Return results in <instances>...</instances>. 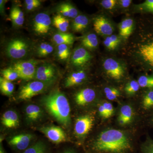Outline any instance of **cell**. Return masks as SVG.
Returning a JSON list of instances; mask_svg holds the SVG:
<instances>
[{
    "instance_id": "5b68a950",
    "label": "cell",
    "mask_w": 153,
    "mask_h": 153,
    "mask_svg": "<svg viewBox=\"0 0 153 153\" xmlns=\"http://www.w3.org/2000/svg\"><path fill=\"white\" fill-rule=\"evenodd\" d=\"M57 77L58 72L56 66L52 63H45L37 67L35 79L49 86L56 81Z\"/></svg>"
},
{
    "instance_id": "6da1fadb",
    "label": "cell",
    "mask_w": 153,
    "mask_h": 153,
    "mask_svg": "<svg viewBox=\"0 0 153 153\" xmlns=\"http://www.w3.org/2000/svg\"><path fill=\"white\" fill-rule=\"evenodd\" d=\"M130 148L127 136L123 131L114 129L102 132L93 145L94 150L109 153H125Z\"/></svg>"
},
{
    "instance_id": "83f0119b",
    "label": "cell",
    "mask_w": 153,
    "mask_h": 153,
    "mask_svg": "<svg viewBox=\"0 0 153 153\" xmlns=\"http://www.w3.org/2000/svg\"><path fill=\"white\" fill-rule=\"evenodd\" d=\"M70 49L69 45L61 44L57 46L56 55L59 60L65 61L70 56Z\"/></svg>"
},
{
    "instance_id": "e0dca14e",
    "label": "cell",
    "mask_w": 153,
    "mask_h": 153,
    "mask_svg": "<svg viewBox=\"0 0 153 153\" xmlns=\"http://www.w3.org/2000/svg\"><path fill=\"white\" fill-rule=\"evenodd\" d=\"M25 113L27 119L30 122H35L42 117L43 111L41 108L36 105H29L26 107Z\"/></svg>"
},
{
    "instance_id": "3957f363",
    "label": "cell",
    "mask_w": 153,
    "mask_h": 153,
    "mask_svg": "<svg viewBox=\"0 0 153 153\" xmlns=\"http://www.w3.org/2000/svg\"><path fill=\"white\" fill-rule=\"evenodd\" d=\"M30 49L29 43L22 38H16L7 44L6 53L8 57L13 59H21L26 57Z\"/></svg>"
},
{
    "instance_id": "9c48e42d",
    "label": "cell",
    "mask_w": 153,
    "mask_h": 153,
    "mask_svg": "<svg viewBox=\"0 0 153 153\" xmlns=\"http://www.w3.org/2000/svg\"><path fill=\"white\" fill-rule=\"evenodd\" d=\"M103 66L108 75L113 79H120L122 78L124 71L120 64L112 58H108L103 63Z\"/></svg>"
},
{
    "instance_id": "bcb514c9",
    "label": "cell",
    "mask_w": 153,
    "mask_h": 153,
    "mask_svg": "<svg viewBox=\"0 0 153 153\" xmlns=\"http://www.w3.org/2000/svg\"><path fill=\"white\" fill-rule=\"evenodd\" d=\"M60 153H76L75 152V151L73 150L72 149H66L65 150L63 151V152H61Z\"/></svg>"
},
{
    "instance_id": "f1b7e54d",
    "label": "cell",
    "mask_w": 153,
    "mask_h": 153,
    "mask_svg": "<svg viewBox=\"0 0 153 153\" xmlns=\"http://www.w3.org/2000/svg\"><path fill=\"white\" fill-rule=\"evenodd\" d=\"M54 51V47L47 42L41 43L37 49V54L38 57H45L51 54Z\"/></svg>"
},
{
    "instance_id": "2e32d148",
    "label": "cell",
    "mask_w": 153,
    "mask_h": 153,
    "mask_svg": "<svg viewBox=\"0 0 153 153\" xmlns=\"http://www.w3.org/2000/svg\"><path fill=\"white\" fill-rule=\"evenodd\" d=\"M86 78V73L83 70L72 72L65 79V87H71L81 84L85 81Z\"/></svg>"
},
{
    "instance_id": "f546056e",
    "label": "cell",
    "mask_w": 153,
    "mask_h": 153,
    "mask_svg": "<svg viewBox=\"0 0 153 153\" xmlns=\"http://www.w3.org/2000/svg\"><path fill=\"white\" fill-rule=\"evenodd\" d=\"M133 116L132 108L130 105H126L121 108L119 116L125 120L127 123H128L131 121Z\"/></svg>"
},
{
    "instance_id": "74e56055",
    "label": "cell",
    "mask_w": 153,
    "mask_h": 153,
    "mask_svg": "<svg viewBox=\"0 0 153 153\" xmlns=\"http://www.w3.org/2000/svg\"><path fill=\"white\" fill-rule=\"evenodd\" d=\"M143 153H153V140H149L142 147Z\"/></svg>"
},
{
    "instance_id": "52a82bcc",
    "label": "cell",
    "mask_w": 153,
    "mask_h": 153,
    "mask_svg": "<svg viewBox=\"0 0 153 153\" xmlns=\"http://www.w3.org/2000/svg\"><path fill=\"white\" fill-rule=\"evenodd\" d=\"M51 18L48 14L41 13L36 15L33 22V29L37 35H47L51 29Z\"/></svg>"
},
{
    "instance_id": "ffe728a7",
    "label": "cell",
    "mask_w": 153,
    "mask_h": 153,
    "mask_svg": "<svg viewBox=\"0 0 153 153\" xmlns=\"http://www.w3.org/2000/svg\"><path fill=\"white\" fill-rule=\"evenodd\" d=\"M52 40L57 46L61 44H66L69 46L74 43V37L71 33L59 32L53 36Z\"/></svg>"
},
{
    "instance_id": "7c38bea8",
    "label": "cell",
    "mask_w": 153,
    "mask_h": 153,
    "mask_svg": "<svg viewBox=\"0 0 153 153\" xmlns=\"http://www.w3.org/2000/svg\"><path fill=\"white\" fill-rule=\"evenodd\" d=\"M94 29L99 35L109 36L112 35L113 28L106 18L104 16H99L94 19Z\"/></svg>"
},
{
    "instance_id": "7dc6e473",
    "label": "cell",
    "mask_w": 153,
    "mask_h": 153,
    "mask_svg": "<svg viewBox=\"0 0 153 153\" xmlns=\"http://www.w3.org/2000/svg\"><path fill=\"white\" fill-rule=\"evenodd\" d=\"M0 153H5V152L4 150V149L1 146V151H0Z\"/></svg>"
},
{
    "instance_id": "ee69618b",
    "label": "cell",
    "mask_w": 153,
    "mask_h": 153,
    "mask_svg": "<svg viewBox=\"0 0 153 153\" xmlns=\"http://www.w3.org/2000/svg\"><path fill=\"white\" fill-rule=\"evenodd\" d=\"M131 2V0H120L119 1V3L120 5L124 8L128 7Z\"/></svg>"
},
{
    "instance_id": "d6a6232c",
    "label": "cell",
    "mask_w": 153,
    "mask_h": 153,
    "mask_svg": "<svg viewBox=\"0 0 153 153\" xmlns=\"http://www.w3.org/2000/svg\"><path fill=\"white\" fill-rule=\"evenodd\" d=\"M140 87L138 81L131 80L126 85L125 90L128 94H133L136 93Z\"/></svg>"
},
{
    "instance_id": "7bdbcfd3",
    "label": "cell",
    "mask_w": 153,
    "mask_h": 153,
    "mask_svg": "<svg viewBox=\"0 0 153 153\" xmlns=\"http://www.w3.org/2000/svg\"><path fill=\"white\" fill-rule=\"evenodd\" d=\"M109 38H110L112 44L114 45L115 48H116L120 43V40L119 38L116 35H111V36H109Z\"/></svg>"
},
{
    "instance_id": "484cf974",
    "label": "cell",
    "mask_w": 153,
    "mask_h": 153,
    "mask_svg": "<svg viewBox=\"0 0 153 153\" xmlns=\"http://www.w3.org/2000/svg\"><path fill=\"white\" fill-rule=\"evenodd\" d=\"M48 148L45 143L38 141L29 147L23 153H48Z\"/></svg>"
},
{
    "instance_id": "603a6c76",
    "label": "cell",
    "mask_w": 153,
    "mask_h": 153,
    "mask_svg": "<svg viewBox=\"0 0 153 153\" xmlns=\"http://www.w3.org/2000/svg\"><path fill=\"white\" fill-rule=\"evenodd\" d=\"M52 24L54 27L62 33H66L69 26L68 19L59 14L53 18Z\"/></svg>"
},
{
    "instance_id": "5bb4252c",
    "label": "cell",
    "mask_w": 153,
    "mask_h": 153,
    "mask_svg": "<svg viewBox=\"0 0 153 153\" xmlns=\"http://www.w3.org/2000/svg\"><path fill=\"white\" fill-rule=\"evenodd\" d=\"M95 97L96 93L94 90L86 88L77 92L75 94L74 99L76 104L84 106L93 101Z\"/></svg>"
},
{
    "instance_id": "836d02e7",
    "label": "cell",
    "mask_w": 153,
    "mask_h": 153,
    "mask_svg": "<svg viewBox=\"0 0 153 153\" xmlns=\"http://www.w3.org/2000/svg\"><path fill=\"white\" fill-rule=\"evenodd\" d=\"M104 92L107 98L110 100H114L120 95L119 90L114 88H105Z\"/></svg>"
},
{
    "instance_id": "cb8c5ba5",
    "label": "cell",
    "mask_w": 153,
    "mask_h": 153,
    "mask_svg": "<svg viewBox=\"0 0 153 153\" xmlns=\"http://www.w3.org/2000/svg\"><path fill=\"white\" fill-rule=\"evenodd\" d=\"M133 20L131 19H125L121 23L119 27L120 34L123 38L127 39L132 32Z\"/></svg>"
},
{
    "instance_id": "ba28073f",
    "label": "cell",
    "mask_w": 153,
    "mask_h": 153,
    "mask_svg": "<svg viewBox=\"0 0 153 153\" xmlns=\"http://www.w3.org/2000/svg\"><path fill=\"white\" fill-rule=\"evenodd\" d=\"M40 131L49 140L54 143L59 144L66 141V134L60 127L56 126L43 127L40 128Z\"/></svg>"
},
{
    "instance_id": "4fadbf2b",
    "label": "cell",
    "mask_w": 153,
    "mask_h": 153,
    "mask_svg": "<svg viewBox=\"0 0 153 153\" xmlns=\"http://www.w3.org/2000/svg\"><path fill=\"white\" fill-rule=\"evenodd\" d=\"M89 52L83 47H78L74 49L71 56V63L73 66H81L88 63L91 59Z\"/></svg>"
},
{
    "instance_id": "7a4b0ae2",
    "label": "cell",
    "mask_w": 153,
    "mask_h": 153,
    "mask_svg": "<svg viewBox=\"0 0 153 153\" xmlns=\"http://www.w3.org/2000/svg\"><path fill=\"white\" fill-rule=\"evenodd\" d=\"M41 102L49 114L62 125L68 127L71 122V109L68 99L59 91L44 96Z\"/></svg>"
},
{
    "instance_id": "ab89813d",
    "label": "cell",
    "mask_w": 153,
    "mask_h": 153,
    "mask_svg": "<svg viewBox=\"0 0 153 153\" xmlns=\"http://www.w3.org/2000/svg\"><path fill=\"white\" fill-rule=\"evenodd\" d=\"M102 105L104 107L108 115V117H111L113 114L114 111L112 105L110 102H105L102 104Z\"/></svg>"
},
{
    "instance_id": "9a60e30c",
    "label": "cell",
    "mask_w": 153,
    "mask_h": 153,
    "mask_svg": "<svg viewBox=\"0 0 153 153\" xmlns=\"http://www.w3.org/2000/svg\"><path fill=\"white\" fill-rule=\"evenodd\" d=\"M1 121L3 125L7 128H16L19 125L18 114L13 110L6 111L2 116Z\"/></svg>"
},
{
    "instance_id": "d590c367",
    "label": "cell",
    "mask_w": 153,
    "mask_h": 153,
    "mask_svg": "<svg viewBox=\"0 0 153 153\" xmlns=\"http://www.w3.org/2000/svg\"><path fill=\"white\" fill-rule=\"evenodd\" d=\"M26 9L29 11H33L41 5V1L39 0H26L25 1Z\"/></svg>"
},
{
    "instance_id": "8d00e7d4",
    "label": "cell",
    "mask_w": 153,
    "mask_h": 153,
    "mask_svg": "<svg viewBox=\"0 0 153 153\" xmlns=\"http://www.w3.org/2000/svg\"><path fill=\"white\" fill-rule=\"evenodd\" d=\"M140 7L141 10L153 13V0H146L140 5Z\"/></svg>"
},
{
    "instance_id": "60d3db41",
    "label": "cell",
    "mask_w": 153,
    "mask_h": 153,
    "mask_svg": "<svg viewBox=\"0 0 153 153\" xmlns=\"http://www.w3.org/2000/svg\"><path fill=\"white\" fill-rule=\"evenodd\" d=\"M103 44H104L105 47L109 50H113L115 49V47L112 44V42H111V40L109 38V36H107L105 38L104 41H103Z\"/></svg>"
},
{
    "instance_id": "7402d4cb",
    "label": "cell",
    "mask_w": 153,
    "mask_h": 153,
    "mask_svg": "<svg viewBox=\"0 0 153 153\" xmlns=\"http://www.w3.org/2000/svg\"><path fill=\"white\" fill-rule=\"evenodd\" d=\"M88 25V19L84 15H78L74 19L71 25L72 29L76 32L83 31Z\"/></svg>"
},
{
    "instance_id": "d6986e66",
    "label": "cell",
    "mask_w": 153,
    "mask_h": 153,
    "mask_svg": "<svg viewBox=\"0 0 153 153\" xmlns=\"http://www.w3.org/2000/svg\"><path fill=\"white\" fill-rule=\"evenodd\" d=\"M139 50L143 59L153 67V40L150 43L142 45Z\"/></svg>"
},
{
    "instance_id": "ac0fdd59",
    "label": "cell",
    "mask_w": 153,
    "mask_h": 153,
    "mask_svg": "<svg viewBox=\"0 0 153 153\" xmlns=\"http://www.w3.org/2000/svg\"><path fill=\"white\" fill-rule=\"evenodd\" d=\"M59 14L66 18L75 19L78 16V11L76 8L69 3H63L57 7Z\"/></svg>"
},
{
    "instance_id": "44dd1931",
    "label": "cell",
    "mask_w": 153,
    "mask_h": 153,
    "mask_svg": "<svg viewBox=\"0 0 153 153\" xmlns=\"http://www.w3.org/2000/svg\"><path fill=\"white\" fill-rule=\"evenodd\" d=\"M10 17L13 25L16 27L23 26L25 22V16L23 11L19 7L14 6L11 9Z\"/></svg>"
},
{
    "instance_id": "8fae6325",
    "label": "cell",
    "mask_w": 153,
    "mask_h": 153,
    "mask_svg": "<svg viewBox=\"0 0 153 153\" xmlns=\"http://www.w3.org/2000/svg\"><path fill=\"white\" fill-rule=\"evenodd\" d=\"M33 135L30 134H22L12 137L8 141L12 147L19 151H25L29 147Z\"/></svg>"
},
{
    "instance_id": "30bf717a",
    "label": "cell",
    "mask_w": 153,
    "mask_h": 153,
    "mask_svg": "<svg viewBox=\"0 0 153 153\" xmlns=\"http://www.w3.org/2000/svg\"><path fill=\"white\" fill-rule=\"evenodd\" d=\"M93 125V119L90 115L80 117L76 119L74 126V132L77 136L83 137L87 134Z\"/></svg>"
},
{
    "instance_id": "d4e9b609",
    "label": "cell",
    "mask_w": 153,
    "mask_h": 153,
    "mask_svg": "<svg viewBox=\"0 0 153 153\" xmlns=\"http://www.w3.org/2000/svg\"><path fill=\"white\" fill-rule=\"evenodd\" d=\"M81 43L85 49L92 50L95 49L98 46V38L95 34L90 33L83 37Z\"/></svg>"
},
{
    "instance_id": "f6af8a7d",
    "label": "cell",
    "mask_w": 153,
    "mask_h": 153,
    "mask_svg": "<svg viewBox=\"0 0 153 153\" xmlns=\"http://www.w3.org/2000/svg\"><path fill=\"white\" fill-rule=\"evenodd\" d=\"M5 1L1 0L0 1V8H1V13L3 14L4 10Z\"/></svg>"
},
{
    "instance_id": "8992f818",
    "label": "cell",
    "mask_w": 153,
    "mask_h": 153,
    "mask_svg": "<svg viewBox=\"0 0 153 153\" xmlns=\"http://www.w3.org/2000/svg\"><path fill=\"white\" fill-rule=\"evenodd\" d=\"M48 85L41 81H31L22 86L20 89L18 98L21 100H29L34 97L43 93Z\"/></svg>"
},
{
    "instance_id": "1f68e13d",
    "label": "cell",
    "mask_w": 153,
    "mask_h": 153,
    "mask_svg": "<svg viewBox=\"0 0 153 153\" xmlns=\"http://www.w3.org/2000/svg\"><path fill=\"white\" fill-rule=\"evenodd\" d=\"M138 82L141 87L153 88V76H140Z\"/></svg>"
},
{
    "instance_id": "4dcf8cb0",
    "label": "cell",
    "mask_w": 153,
    "mask_h": 153,
    "mask_svg": "<svg viewBox=\"0 0 153 153\" xmlns=\"http://www.w3.org/2000/svg\"><path fill=\"white\" fill-rule=\"evenodd\" d=\"M1 73L3 77L11 82L20 78L18 72L11 67L2 69L1 71Z\"/></svg>"
},
{
    "instance_id": "f35d334b",
    "label": "cell",
    "mask_w": 153,
    "mask_h": 153,
    "mask_svg": "<svg viewBox=\"0 0 153 153\" xmlns=\"http://www.w3.org/2000/svg\"><path fill=\"white\" fill-rule=\"evenodd\" d=\"M116 0H103L101 1V5L104 8L108 10H111L116 4Z\"/></svg>"
},
{
    "instance_id": "b9f144b4",
    "label": "cell",
    "mask_w": 153,
    "mask_h": 153,
    "mask_svg": "<svg viewBox=\"0 0 153 153\" xmlns=\"http://www.w3.org/2000/svg\"><path fill=\"white\" fill-rule=\"evenodd\" d=\"M99 112L100 116H101L102 117L105 118H108V115L104 107L102 105H100L99 107Z\"/></svg>"
},
{
    "instance_id": "e575fe53",
    "label": "cell",
    "mask_w": 153,
    "mask_h": 153,
    "mask_svg": "<svg viewBox=\"0 0 153 153\" xmlns=\"http://www.w3.org/2000/svg\"><path fill=\"white\" fill-rule=\"evenodd\" d=\"M143 105L145 109L153 107V91H149L145 95L143 99Z\"/></svg>"
},
{
    "instance_id": "277c9868",
    "label": "cell",
    "mask_w": 153,
    "mask_h": 153,
    "mask_svg": "<svg viewBox=\"0 0 153 153\" xmlns=\"http://www.w3.org/2000/svg\"><path fill=\"white\" fill-rule=\"evenodd\" d=\"M38 63V61L34 59L19 60L11 67L18 72L20 78L30 80L35 79Z\"/></svg>"
},
{
    "instance_id": "4316f807",
    "label": "cell",
    "mask_w": 153,
    "mask_h": 153,
    "mask_svg": "<svg viewBox=\"0 0 153 153\" xmlns=\"http://www.w3.org/2000/svg\"><path fill=\"white\" fill-rule=\"evenodd\" d=\"M14 84L11 81L4 79V77L0 78V89L1 92L4 95L10 96L13 94L14 90Z\"/></svg>"
}]
</instances>
